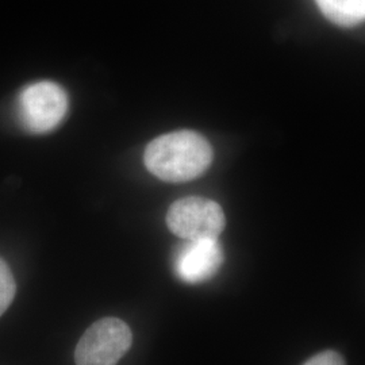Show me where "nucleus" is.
<instances>
[{"label":"nucleus","mask_w":365,"mask_h":365,"mask_svg":"<svg viewBox=\"0 0 365 365\" xmlns=\"http://www.w3.org/2000/svg\"><path fill=\"white\" fill-rule=\"evenodd\" d=\"M212 161V148L199 133L173 131L153 140L145 150V165L164 182H188L203 175Z\"/></svg>","instance_id":"1"},{"label":"nucleus","mask_w":365,"mask_h":365,"mask_svg":"<svg viewBox=\"0 0 365 365\" xmlns=\"http://www.w3.org/2000/svg\"><path fill=\"white\" fill-rule=\"evenodd\" d=\"M133 344L129 325L114 317L96 321L78 339L76 365H117Z\"/></svg>","instance_id":"2"},{"label":"nucleus","mask_w":365,"mask_h":365,"mask_svg":"<svg viewBox=\"0 0 365 365\" xmlns=\"http://www.w3.org/2000/svg\"><path fill=\"white\" fill-rule=\"evenodd\" d=\"M66 91L53 81L33 83L18 96V119L24 129L34 134L53 130L66 117Z\"/></svg>","instance_id":"3"},{"label":"nucleus","mask_w":365,"mask_h":365,"mask_svg":"<svg viewBox=\"0 0 365 365\" xmlns=\"http://www.w3.org/2000/svg\"><path fill=\"white\" fill-rule=\"evenodd\" d=\"M170 232L185 241L218 240L226 218L221 206L206 197L188 196L176 200L167 212Z\"/></svg>","instance_id":"4"},{"label":"nucleus","mask_w":365,"mask_h":365,"mask_svg":"<svg viewBox=\"0 0 365 365\" xmlns=\"http://www.w3.org/2000/svg\"><path fill=\"white\" fill-rule=\"evenodd\" d=\"M223 252L218 240H192L182 245L175 256V271L188 284L203 283L221 268Z\"/></svg>","instance_id":"5"},{"label":"nucleus","mask_w":365,"mask_h":365,"mask_svg":"<svg viewBox=\"0 0 365 365\" xmlns=\"http://www.w3.org/2000/svg\"><path fill=\"white\" fill-rule=\"evenodd\" d=\"M327 19L342 27L365 22V0H315Z\"/></svg>","instance_id":"6"},{"label":"nucleus","mask_w":365,"mask_h":365,"mask_svg":"<svg viewBox=\"0 0 365 365\" xmlns=\"http://www.w3.org/2000/svg\"><path fill=\"white\" fill-rule=\"evenodd\" d=\"M16 294V284L9 264L0 257V317L7 312Z\"/></svg>","instance_id":"7"},{"label":"nucleus","mask_w":365,"mask_h":365,"mask_svg":"<svg viewBox=\"0 0 365 365\" xmlns=\"http://www.w3.org/2000/svg\"><path fill=\"white\" fill-rule=\"evenodd\" d=\"M304 365H345V361L339 353L327 351V352L318 353L307 363H304Z\"/></svg>","instance_id":"8"}]
</instances>
